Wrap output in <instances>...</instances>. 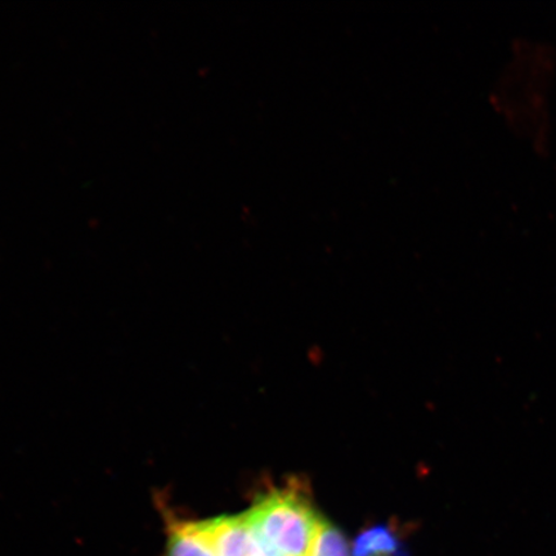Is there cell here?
I'll list each match as a JSON object with an SVG mask.
<instances>
[{
  "mask_svg": "<svg viewBox=\"0 0 556 556\" xmlns=\"http://www.w3.org/2000/svg\"><path fill=\"white\" fill-rule=\"evenodd\" d=\"M245 516L270 556H309L325 521L296 484L261 496Z\"/></svg>",
  "mask_w": 556,
  "mask_h": 556,
  "instance_id": "cell-1",
  "label": "cell"
},
{
  "mask_svg": "<svg viewBox=\"0 0 556 556\" xmlns=\"http://www.w3.org/2000/svg\"><path fill=\"white\" fill-rule=\"evenodd\" d=\"M217 556H270L245 514L204 520Z\"/></svg>",
  "mask_w": 556,
  "mask_h": 556,
  "instance_id": "cell-2",
  "label": "cell"
},
{
  "mask_svg": "<svg viewBox=\"0 0 556 556\" xmlns=\"http://www.w3.org/2000/svg\"><path fill=\"white\" fill-rule=\"evenodd\" d=\"M166 516L165 556H217L203 521Z\"/></svg>",
  "mask_w": 556,
  "mask_h": 556,
  "instance_id": "cell-3",
  "label": "cell"
},
{
  "mask_svg": "<svg viewBox=\"0 0 556 556\" xmlns=\"http://www.w3.org/2000/svg\"><path fill=\"white\" fill-rule=\"evenodd\" d=\"M352 553L353 556H405L400 538L388 526L368 528L361 533Z\"/></svg>",
  "mask_w": 556,
  "mask_h": 556,
  "instance_id": "cell-4",
  "label": "cell"
},
{
  "mask_svg": "<svg viewBox=\"0 0 556 556\" xmlns=\"http://www.w3.org/2000/svg\"><path fill=\"white\" fill-rule=\"evenodd\" d=\"M309 556H351L343 533L325 520Z\"/></svg>",
  "mask_w": 556,
  "mask_h": 556,
  "instance_id": "cell-5",
  "label": "cell"
}]
</instances>
